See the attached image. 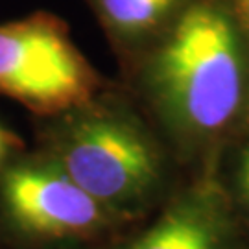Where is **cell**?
<instances>
[{
    "label": "cell",
    "instance_id": "cell-5",
    "mask_svg": "<svg viewBox=\"0 0 249 249\" xmlns=\"http://www.w3.org/2000/svg\"><path fill=\"white\" fill-rule=\"evenodd\" d=\"M122 249H236L229 197L216 181L197 183Z\"/></svg>",
    "mask_w": 249,
    "mask_h": 249
},
{
    "label": "cell",
    "instance_id": "cell-9",
    "mask_svg": "<svg viewBox=\"0 0 249 249\" xmlns=\"http://www.w3.org/2000/svg\"><path fill=\"white\" fill-rule=\"evenodd\" d=\"M236 6H238V11H240L242 17L249 15V0H236Z\"/></svg>",
    "mask_w": 249,
    "mask_h": 249
},
{
    "label": "cell",
    "instance_id": "cell-1",
    "mask_svg": "<svg viewBox=\"0 0 249 249\" xmlns=\"http://www.w3.org/2000/svg\"><path fill=\"white\" fill-rule=\"evenodd\" d=\"M246 59L232 18L214 4L188 8L150 67V87L168 127L201 146L238 116L246 94Z\"/></svg>",
    "mask_w": 249,
    "mask_h": 249
},
{
    "label": "cell",
    "instance_id": "cell-2",
    "mask_svg": "<svg viewBox=\"0 0 249 249\" xmlns=\"http://www.w3.org/2000/svg\"><path fill=\"white\" fill-rule=\"evenodd\" d=\"M52 162L118 216L139 211L162 181V155L137 120L85 111L61 127Z\"/></svg>",
    "mask_w": 249,
    "mask_h": 249
},
{
    "label": "cell",
    "instance_id": "cell-3",
    "mask_svg": "<svg viewBox=\"0 0 249 249\" xmlns=\"http://www.w3.org/2000/svg\"><path fill=\"white\" fill-rule=\"evenodd\" d=\"M96 74L67 28L50 15L0 26V92L28 109L53 115L89 104Z\"/></svg>",
    "mask_w": 249,
    "mask_h": 249
},
{
    "label": "cell",
    "instance_id": "cell-4",
    "mask_svg": "<svg viewBox=\"0 0 249 249\" xmlns=\"http://www.w3.org/2000/svg\"><path fill=\"white\" fill-rule=\"evenodd\" d=\"M0 196L11 223L36 238H85L115 218L52 160L6 170Z\"/></svg>",
    "mask_w": 249,
    "mask_h": 249
},
{
    "label": "cell",
    "instance_id": "cell-8",
    "mask_svg": "<svg viewBox=\"0 0 249 249\" xmlns=\"http://www.w3.org/2000/svg\"><path fill=\"white\" fill-rule=\"evenodd\" d=\"M15 139L11 137V135L0 125V162L4 160V157L8 155V151L11 150V148H15Z\"/></svg>",
    "mask_w": 249,
    "mask_h": 249
},
{
    "label": "cell",
    "instance_id": "cell-6",
    "mask_svg": "<svg viewBox=\"0 0 249 249\" xmlns=\"http://www.w3.org/2000/svg\"><path fill=\"white\" fill-rule=\"evenodd\" d=\"M181 0H98L111 28L124 37L144 36L162 24Z\"/></svg>",
    "mask_w": 249,
    "mask_h": 249
},
{
    "label": "cell",
    "instance_id": "cell-10",
    "mask_svg": "<svg viewBox=\"0 0 249 249\" xmlns=\"http://www.w3.org/2000/svg\"><path fill=\"white\" fill-rule=\"evenodd\" d=\"M244 18V22H246V28H248V34H249V15H246V17H242Z\"/></svg>",
    "mask_w": 249,
    "mask_h": 249
},
{
    "label": "cell",
    "instance_id": "cell-7",
    "mask_svg": "<svg viewBox=\"0 0 249 249\" xmlns=\"http://www.w3.org/2000/svg\"><path fill=\"white\" fill-rule=\"evenodd\" d=\"M236 190L240 197L242 205H246L249 211V144L246 150L242 151L240 160H238V168H236Z\"/></svg>",
    "mask_w": 249,
    "mask_h": 249
}]
</instances>
